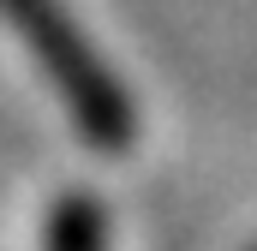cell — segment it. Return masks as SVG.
Segmentation results:
<instances>
[{"label": "cell", "mask_w": 257, "mask_h": 251, "mask_svg": "<svg viewBox=\"0 0 257 251\" xmlns=\"http://www.w3.org/2000/svg\"><path fill=\"white\" fill-rule=\"evenodd\" d=\"M0 18L30 48V60L48 72V84H54V96L66 102L72 126L96 150L120 156L132 138H138V108H132L120 72L102 60L96 42L78 30V18L66 12L60 0H0Z\"/></svg>", "instance_id": "6da1fadb"}, {"label": "cell", "mask_w": 257, "mask_h": 251, "mask_svg": "<svg viewBox=\"0 0 257 251\" xmlns=\"http://www.w3.org/2000/svg\"><path fill=\"white\" fill-rule=\"evenodd\" d=\"M42 251H108V209L90 191H60L42 215Z\"/></svg>", "instance_id": "7a4b0ae2"}]
</instances>
